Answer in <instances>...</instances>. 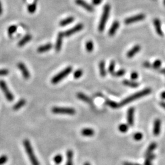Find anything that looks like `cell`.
I'll use <instances>...</instances> for the list:
<instances>
[{
    "label": "cell",
    "instance_id": "6da1fadb",
    "mask_svg": "<svg viewBox=\"0 0 165 165\" xmlns=\"http://www.w3.org/2000/svg\"><path fill=\"white\" fill-rule=\"evenodd\" d=\"M151 92H152L151 89L146 88V89H143L141 91H139V92H138L136 93H134V94L130 95V96H129L127 98H126L124 100H123L119 103L120 106H124L125 105H127V104H128L130 102L135 100H137V99H139L141 97L146 96V95L149 94Z\"/></svg>",
    "mask_w": 165,
    "mask_h": 165
},
{
    "label": "cell",
    "instance_id": "7a4b0ae2",
    "mask_svg": "<svg viewBox=\"0 0 165 165\" xmlns=\"http://www.w3.org/2000/svg\"><path fill=\"white\" fill-rule=\"evenodd\" d=\"M23 144L25 147L26 152H27L32 165H40L39 162L35 154H34V150L29 141L28 140H25L23 142Z\"/></svg>",
    "mask_w": 165,
    "mask_h": 165
},
{
    "label": "cell",
    "instance_id": "3957f363",
    "mask_svg": "<svg viewBox=\"0 0 165 165\" xmlns=\"http://www.w3.org/2000/svg\"><path fill=\"white\" fill-rule=\"evenodd\" d=\"M110 9L111 7L110 6V4H105V6L103 7V13L100 19V23L98 25V31L100 32H103L104 29H105V25L108 21V17H109Z\"/></svg>",
    "mask_w": 165,
    "mask_h": 165
},
{
    "label": "cell",
    "instance_id": "277c9868",
    "mask_svg": "<svg viewBox=\"0 0 165 165\" xmlns=\"http://www.w3.org/2000/svg\"><path fill=\"white\" fill-rule=\"evenodd\" d=\"M72 71V67H68L63 70V71L60 72L57 75H56L53 79H51V82L52 84H57L60 81H61L63 79H64L65 77H66L67 75L70 74L71 72Z\"/></svg>",
    "mask_w": 165,
    "mask_h": 165
},
{
    "label": "cell",
    "instance_id": "5b68a950",
    "mask_svg": "<svg viewBox=\"0 0 165 165\" xmlns=\"http://www.w3.org/2000/svg\"><path fill=\"white\" fill-rule=\"evenodd\" d=\"M51 111L54 114H67V115H74L76 113V111L73 108H66V107H53L51 109Z\"/></svg>",
    "mask_w": 165,
    "mask_h": 165
},
{
    "label": "cell",
    "instance_id": "8992f818",
    "mask_svg": "<svg viewBox=\"0 0 165 165\" xmlns=\"http://www.w3.org/2000/svg\"><path fill=\"white\" fill-rule=\"evenodd\" d=\"M0 88L1 89L4 95H5V97L8 101L12 102V100H14V96L13 95L10 90L9 89L6 82L3 80H0Z\"/></svg>",
    "mask_w": 165,
    "mask_h": 165
},
{
    "label": "cell",
    "instance_id": "52a82bcc",
    "mask_svg": "<svg viewBox=\"0 0 165 165\" xmlns=\"http://www.w3.org/2000/svg\"><path fill=\"white\" fill-rule=\"evenodd\" d=\"M144 19H145V15L143 14H140L130 17H129V18L126 19L124 21V23L127 25H129L133 23L138 22V21H142Z\"/></svg>",
    "mask_w": 165,
    "mask_h": 165
},
{
    "label": "cell",
    "instance_id": "ba28073f",
    "mask_svg": "<svg viewBox=\"0 0 165 165\" xmlns=\"http://www.w3.org/2000/svg\"><path fill=\"white\" fill-rule=\"evenodd\" d=\"M83 27H84L83 24H82V23L78 24L76 26H75V27H73V28H71L70 29H68L67 31H65L64 33V36H67V37L71 36L73 34H75L76 33L80 31L81 30H82V28H83Z\"/></svg>",
    "mask_w": 165,
    "mask_h": 165
},
{
    "label": "cell",
    "instance_id": "9c48e42d",
    "mask_svg": "<svg viewBox=\"0 0 165 165\" xmlns=\"http://www.w3.org/2000/svg\"><path fill=\"white\" fill-rule=\"evenodd\" d=\"M75 3L82 7H83L86 11L90 12H92L94 11V8L92 5H90L89 3H86L84 0H75Z\"/></svg>",
    "mask_w": 165,
    "mask_h": 165
},
{
    "label": "cell",
    "instance_id": "30bf717a",
    "mask_svg": "<svg viewBox=\"0 0 165 165\" xmlns=\"http://www.w3.org/2000/svg\"><path fill=\"white\" fill-rule=\"evenodd\" d=\"M17 67L19 69V70L22 73L23 77L26 80H28L30 77V73L29 71L28 70L27 67L25 66V65L23 63H19L17 64Z\"/></svg>",
    "mask_w": 165,
    "mask_h": 165
},
{
    "label": "cell",
    "instance_id": "8fae6325",
    "mask_svg": "<svg viewBox=\"0 0 165 165\" xmlns=\"http://www.w3.org/2000/svg\"><path fill=\"white\" fill-rule=\"evenodd\" d=\"M64 36V33L63 32H60L58 34L57 40H56V45H55V49L56 51H59L61 49Z\"/></svg>",
    "mask_w": 165,
    "mask_h": 165
},
{
    "label": "cell",
    "instance_id": "7c38bea8",
    "mask_svg": "<svg viewBox=\"0 0 165 165\" xmlns=\"http://www.w3.org/2000/svg\"><path fill=\"white\" fill-rule=\"evenodd\" d=\"M161 131V120L159 119H155L154 123L153 133L155 136H158Z\"/></svg>",
    "mask_w": 165,
    "mask_h": 165
},
{
    "label": "cell",
    "instance_id": "4fadbf2b",
    "mask_svg": "<svg viewBox=\"0 0 165 165\" xmlns=\"http://www.w3.org/2000/svg\"><path fill=\"white\" fill-rule=\"evenodd\" d=\"M134 108L133 107L130 108L127 111V122L130 126L133 125L134 124Z\"/></svg>",
    "mask_w": 165,
    "mask_h": 165
},
{
    "label": "cell",
    "instance_id": "5bb4252c",
    "mask_svg": "<svg viewBox=\"0 0 165 165\" xmlns=\"http://www.w3.org/2000/svg\"><path fill=\"white\" fill-rule=\"evenodd\" d=\"M154 24L156 32L160 36H163V33L162 29V27H161V22L159 19H155L154 21Z\"/></svg>",
    "mask_w": 165,
    "mask_h": 165
},
{
    "label": "cell",
    "instance_id": "9a60e30c",
    "mask_svg": "<svg viewBox=\"0 0 165 165\" xmlns=\"http://www.w3.org/2000/svg\"><path fill=\"white\" fill-rule=\"evenodd\" d=\"M141 50V47L139 45H136L134 47H133L131 50H130L127 53V56L128 58H132L135 55L136 53H138L139 51Z\"/></svg>",
    "mask_w": 165,
    "mask_h": 165
},
{
    "label": "cell",
    "instance_id": "2e32d148",
    "mask_svg": "<svg viewBox=\"0 0 165 165\" xmlns=\"http://www.w3.org/2000/svg\"><path fill=\"white\" fill-rule=\"evenodd\" d=\"M119 27V22L118 21H115L114 22L112 23L111 25V27L109 30V32H108V34L110 36H113L116 32L117 31V30Z\"/></svg>",
    "mask_w": 165,
    "mask_h": 165
},
{
    "label": "cell",
    "instance_id": "e0dca14e",
    "mask_svg": "<svg viewBox=\"0 0 165 165\" xmlns=\"http://www.w3.org/2000/svg\"><path fill=\"white\" fill-rule=\"evenodd\" d=\"M52 47H53V45H52L51 43H47V44L42 45L39 47L37 49V51L39 53H43V52H46L47 51L50 50Z\"/></svg>",
    "mask_w": 165,
    "mask_h": 165
},
{
    "label": "cell",
    "instance_id": "ac0fdd59",
    "mask_svg": "<svg viewBox=\"0 0 165 165\" xmlns=\"http://www.w3.org/2000/svg\"><path fill=\"white\" fill-rule=\"evenodd\" d=\"M67 155V162L66 165H73V152L72 150H68L66 153Z\"/></svg>",
    "mask_w": 165,
    "mask_h": 165
},
{
    "label": "cell",
    "instance_id": "d6986e66",
    "mask_svg": "<svg viewBox=\"0 0 165 165\" xmlns=\"http://www.w3.org/2000/svg\"><path fill=\"white\" fill-rule=\"evenodd\" d=\"M32 36L30 35V34H27L23 38H22V39H21L20 42L18 43V46L19 47H23L24 46L26 43H27L28 42L31 40Z\"/></svg>",
    "mask_w": 165,
    "mask_h": 165
},
{
    "label": "cell",
    "instance_id": "ffe728a7",
    "mask_svg": "<svg viewBox=\"0 0 165 165\" xmlns=\"http://www.w3.org/2000/svg\"><path fill=\"white\" fill-rule=\"evenodd\" d=\"M73 21H74V17H69L59 22V25L61 27H66V26L72 23Z\"/></svg>",
    "mask_w": 165,
    "mask_h": 165
},
{
    "label": "cell",
    "instance_id": "44dd1931",
    "mask_svg": "<svg viewBox=\"0 0 165 165\" xmlns=\"http://www.w3.org/2000/svg\"><path fill=\"white\" fill-rule=\"evenodd\" d=\"M99 71L100 75L102 77H105L106 75V72L105 70V63L104 61H102L99 63Z\"/></svg>",
    "mask_w": 165,
    "mask_h": 165
},
{
    "label": "cell",
    "instance_id": "7402d4cb",
    "mask_svg": "<svg viewBox=\"0 0 165 165\" xmlns=\"http://www.w3.org/2000/svg\"><path fill=\"white\" fill-rule=\"evenodd\" d=\"M81 133L84 136H92L94 134V130L92 128H84L81 131Z\"/></svg>",
    "mask_w": 165,
    "mask_h": 165
},
{
    "label": "cell",
    "instance_id": "603a6c76",
    "mask_svg": "<svg viewBox=\"0 0 165 165\" xmlns=\"http://www.w3.org/2000/svg\"><path fill=\"white\" fill-rule=\"evenodd\" d=\"M156 147H157V144H156V142H152L151 144L149 146L148 148L147 149L146 152V155L147 156H149V155L152 154V152L156 149Z\"/></svg>",
    "mask_w": 165,
    "mask_h": 165
},
{
    "label": "cell",
    "instance_id": "cb8c5ba5",
    "mask_svg": "<svg viewBox=\"0 0 165 165\" xmlns=\"http://www.w3.org/2000/svg\"><path fill=\"white\" fill-rule=\"evenodd\" d=\"M26 103V100L25 99H21L20 100H19L18 102L15 103V105L13 106V110L17 111L20 110V108L23 106Z\"/></svg>",
    "mask_w": 165,
    "mask_h": 165
},
{
    "label": "cell",
    "instance_id": "d4e9b609",
    "mask_svg": "<svg viewBox=\"0 0 165 165\" xmlns=\"http://www.w3.org/2000/svg\"><path fill=\"white\" fill-rule=\"evenodd\" d=\"M123 84L125 86L131 87V88H136L138 86H139V84L138 83V82H134L133 81H130V80L123 81Z\"/></svg>",
    "mask_w": 165,
    "mask_h": 165
},
{
    "label": "cell",
    "instance_id": "484cf974",
    "mask_svg": "<svg viewBox=\"0 0 165 165\" xmlns=\"http://www.w3.org/2000/svg\"><path fill=\"white\" fill-rule=\"evenodd\" d=\"M77 97H78V98H79L81 100L87 102V103H89L90 102V98L86 95L85 94H82L81 92H79L77 94Z\"/></svg>",
    "mask_w": 165,
    "mask_h": 165
},
{
    "label": "cell",
    "instance_id": "4316f807",
    "mask_svg": "<svg viewBox=\"0 0 165 165\" xmlns=\"http://www.w3.org/2000/svg\"><path fill=\"white\" fill-rule=\"evenodd\" d=\"M106 104L109 106L111 107L112 108H114V109H116V108H118L120 107V104L119 103L115 102L114 101L110 100H106Z\"/></svg>",
    "mask_w": 165,
    "mask_h": 165
},
{
    "label": "cell",
    "instance_id": "83f0119b",
    "mask_svg": "<svg viewBox=\"0 0 165 165\" xmlns=\"http://www.w3.org/2000/svg\"><path fill=\"white\" fill-rule=\"evenodd\" d=\"M85 47H86V50L88 52H92L94 50V43L93 42L91 41H89L86 43V45H85Z\"/></svg>",
    "mask_w": 165,
    "mask_h": 165
},
{
    "label": "cell",
    "instance_id": "f1b7e54d",
    "mask_svg": "<svg viewBox=\"0 0 165 165\" xmlns=\"http://www.w3.org/2000/svg\"><path fill=\"white\" fill-rule=\"evenodd\" d=\"M118 128L121 133H126L128 130V126L125 124H122L119 125Z\"/></svg>",
    "mask_w": 165,
    "mask_h": 165
},
{
    "label": "cell",
    "instance_id": "f546056e",
    "mask_svg": "<svg viewBox=\"0 0 165 165\" xmlns=\"http://www.w3.org/2000/svg\"><path fill=\"white\" fill-rule=\"evenodd\" d=\"M36 10V4L32 3L28 6V11L30 14H33Z\"/></svg>",
    "mask_w": 165,
    "mask_h": 165
},
{
    "label": "cell",
    "instance_id": "4dcf8cb0",
    "mask_svg": "<svg viewBox=\"0 0 165 165\" xmlns=\"http://www.w3.org/2000/svg\"><path fill=\"white\" fill-rule=\"evenodd\" d=\"M63 157L61 154H58V155H55V157L53 158L54 162L57 164H59L61 163L63 161Z\"/></svg>",
    "mask_w": 165,
    "mask_h": 165
},
{
    "label": "cell",
    "instance_id": "1f68e13d",
    "mask_svg": "<svg viewBox=\"0 0 165 165\" xmlns=\"http://www.w3.org/2000/svg\"><path fill=\"white\" fill-rule=\"evenodd\" d=\"M162 66V61L159 59L156 60L155 61L152 65V67L154 69H159L160 67Z\"/></svg>",
    "mask_w": 165,
    "mask_h": 165
},
{
    "label": "cell",
    "instance_id": "d6a6232c",
    "mask_svg": "<svg viewBox=\"0 0 165 165\" xmlns=\"http://www.w3.org/2000/svg\"><path fill=\"white\" fill-rule=\"evenodd\" d=\"M114 68H115V62L114 61H112L110 64L109 67H108V72H109L112 75L114 73Z\"/></svg>",
    "mask_w": 165,
    "mask_h": 165
},
{
    "label": "cell",
    "instance_id": "836d02e7",
    "mask_svg": "<svg viewBox=\"0 0 165 165\" xmlns=\"http://www.w3.org/2000/svg\"><path fill=\"white\" fill-rule=\"evenodd\" d=\"M17 29V26L12 25V26H11V27L8 28L7 31H8V33H9V35H12V34H14L16 32Z\"/></svg>",
    "mask_w": 165,
    "mask_h": 165
},
{
    "label": "cell",
    "instance_id": "e575fe53",
    "mask_svg": "<svg viewBox=\"0 0 165 165\" xmlns=\"http://www.w3.org/2000/svg\"><path fill=\"white\" fill-rule=\"evenodd\" d=\"M82 73H83V72H82L81 69H78V70H77L74 72V73H73V77H74L75 79H79V78H80L82 75Z\"/></svg>",
    "mask_w": 165,
    "mask_h": 165
},
{
    "label": "cell",
    "instance_id": "d590c367",
    "mask_svg": "<svg viewBox=\"0 0 165 165\" xmlns=\"http://www.w3.org/2000/svg\"><path fill=\"white\" fill-rule=\"evenodd\" d=\"M125 73V71L124 70V69H120V70H119L116 72H114V73L112 75H113L114 77H122L124 75Z\"/></svg>",
    "mask_w": 165,
    "mask_h": 165
},
{
    "label": "cell",
    "instance_id": "8d00e7d4",
    "mask_svg": "<svg viewBox=\"0 0 165 165\" xmlns=\"http://www.w3.org/2000/svg\"><path fill=\"white\" fill-rule=\"evenodd\" d=\"M142 137H143V134L140 132H137L136 133H134V135H133L134 140H136V141L141 140L142 139Z\"/></svg>",
    "mask_w": 165,
    "mask_h": 165
},
{
    "label": "cell",
    "instance_id": "74e56055",
    "mask_svg": "<svg viewBox=\"0 0 165 165\" xmlns=\"http://www.w3.org/2000/svg\"><path fill=\"white\" fill-rule=\"evenodd\" d=\"M8 160V158L7 157V155H3L0 157V165H3L4 164H5Z\"/></svg>",
    "mask_w": 165,
    "mask_h": 165
},
{
    "label": "cell",
    "instance_id": "f35d334b",
    "mask_svg": "<svg viewBox=\"0 0 165 165\" xmlns=\"http://www.w3.org/2000/svg\"><path fill=\"white\" fill-rule=\"evenodd\" d=\"M130 78H131V79L132 80H136L138 79V73L136 72H133L131 75H130Z\"/></svg>",
    "mask_w": 165,
    "mask_h": 165
},
{
    "label": "cell",
    "instance_id": "ab89813d",
    "mask_svg": "<svg viewBox=\"0 0 165 165\" xmlns=\"http://www.w3.org/2000/svg\"><path fill=\"white\" fill-rule=\"evenodd\" d=\"M9 73V71L7 69H1L0 70V76H5Z\"/></svg>",
    "mask_w": 165,
    "mask_h": 165
},
{
    "label": "cell",
    "instance_id": "60d3db41",
    "mask_svg": "<svg viewBox=\"0 0 165 165\" xmlns=\"http://www.w3.org/2000/svg\"><path fill=\"white\" fill-rule=\"evenodd\" d=\"M102 1L103 0H92V3L94 5L97 6V5H99V4L102 2Z\"/></svg>",
    "mask_w": 165,
    "mask_h": 165
},
{
    "label": "cell",
    "instance_id": "b9f144b4",
    "mask_svg": "<svg viewBox=\"0 0 165 165\" xmlns=\"http://www.w3.org/2000/svg\"><path fill=\"white\" fill-rule=\"evenodd\" d=\"M143 66L146 68H150L152 67V65L149 62H144L143 63Z\"/></svg>",
    "mask_w": 165,
    "mask_h": 165
},
{
    "label": "cell",
    "instance_id": "7bdbcfd3",
    "mask_svg": "<svg viewBox=\"0 0 165 165\" xmlns=\"http://www.w3.org/2000/svg\"><path fill=\"white\" fill-rule=\"evenodd\" d=\"M123 165H140V164L138 163H130V162H125L124 163Z\"/></svg>",
    "mask_w": 165,
    "mask_h": 165
},
{
    "label": "cell",
    "instance_id": "ee69618b",
    "mask_svg": "<svg viewBox=\"0 0 165 165\" xmlns=\"http://www.w3.org/2000/svg\"><path fill=\"white\" fill-rule=\"evenodd\" d=\"M159 72H160V73H162V74H163V75H165V68L160 69V70H159Z\"/></svg>",
    "mask_w": 165,
    "mask_h": 165
},
{
    "label": "cell",
    "instance_id": "f6af8a7d",
    "mask_svg": "<svg viewBox=\"0 0 165 165\" xmlns=\"http://www.w3.org/2000/svg\"><path fill=\"white\" fill-rule=\"evenodd\" d=\"M160 105H161V106L164 108V109L165 110V102H160Z\"/></svg>",
    "mask_w": 165,
    "mask_h": 165
},
{
    "label": "cell",
    "instance_id": "bcb514c9",
    "mask_svg": "<svg viewBox=\"0 0 165 165\" xmlns=\"http://www.w3.org/2000/svg\"><path fill=\"white\" fill-rule=\"evenodd\" d=\"M2 13H3V8H2L1 1H0V15L2 14Z\"/></svg>",
    "mask_w": 165,
    "mask_h": 165
},
{
    "label": "cell",
    "instance_id": "7dc6e473",
    "mask_svg": "<svg viewBox=\"0 0 165 165\" xmlns=\"http://www.w3.org/2000/svg\"><path fill=\"white\" fill-rule=\"evenodd\" d=\"M161 97L162 99H165V91L161 94Z\"/></svg>",
    "mask_w": 165,
    "mask_h": 165
},
{
    "label": "cell",
    "instance_id": "c3c4849f",
    "mask_svg": "<svg viewBox=\"0 0 165 165\" xmlns=\"http://www.w3.org/2000/svg\"><path fill=\"white\" fill-rule=\"evenodd\" d=\"M144 165H152L151 163H144Z\"/></svg>",
    "mask_w": 165,
    "mask_h": 165
},
{
    "label": "cell",
    "instance_id": "681fc988",
    "mask_svg": "<svg viewBox=\"0 0 165 165\" xmlns=\"http://www.w3.org/2000/svg\"><path fill=\"white\" fill-rule=\"evenodd\" d=\"M84 165H90V164L89 163V162H86Z\"/></svg>",
    "mask_w": 165,
    "mask_h": 165
},
{
    "label": "cell",
    "instance_id": "f907efd6",
    "mask_svg": "<svg viewBox=\"0 0 165 165\" xmlns=\"http://www.w3.org/2000/svg\"><path fill=\"white\" fill-rule=\"evenodd\" d=\"M163 4H164V6H165V0H163Z\"/></svg>",
    "mask_w": 165,
    "mask_h": 165
}]
</instances>
